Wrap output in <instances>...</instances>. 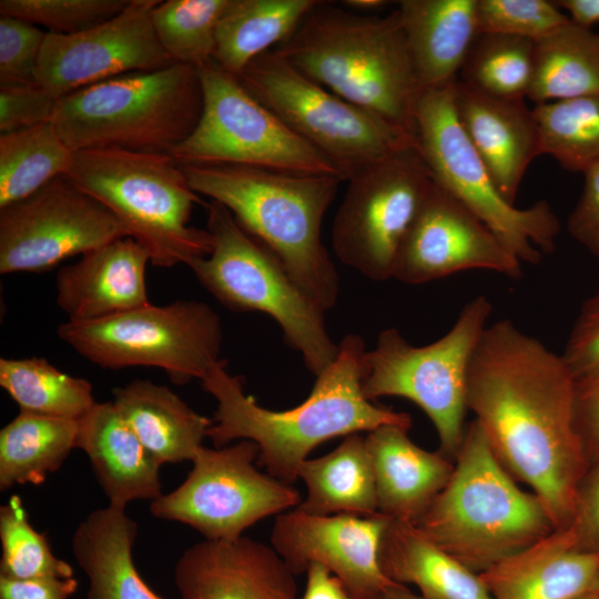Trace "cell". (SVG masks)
<instances>
[{
    "label": "cell",
    "mask_w": 599,
    "mask_h": 599,
    "mask_svg": "<svg viewBox=\"0 0 599 599\" xmlns=\"http://www.w3.org/2000/svg\"><path fill=\"white\" fill-rule=\"evenodd\" d=\"M536 41L500 33H478L458 80L485 93L525 99L535 69Z\"/></svg>",
    "instance_id": "cell-37"
},
{
    "label": "cell",
    "mask_w": 599,
    "mask_h": 599,
    "mask_svg": "<svg viewBox=\"0 0 599 599\" xmlns=\"http://www.w3.org/2000/svg\"><path fill=\"white\" fill-rule=\"evenodd\" d=\"M378 564L388 579L416 586L426 599H493L479 573L412 522L390 519L380 539Z\"/></svg>",
    "instance_id": "cell-29"
},
{
    "label": "cell",
    "mask_w": 599,
    "mask_h": 599,
    "mask_svg": "<svg viewBox=\"0 0 599 599\" xmlns=\"http://www.w3.org/2000/svg\"><path fill=\"white\" fill-rule=\"evenodd\" d=\"M365 343L347 334L338 344L335 361L318 376L308 397L285 410L260 406L246 395L242 379L226 370L220 359L201 380L216 402L207 437L216 447L233 440H251L258 447L257 461L266 473L291 485L300 465L322 443L339 436L396 425L409 429L408 414L380 407L362 392Z\"/></svg>",
    "instance_id": "cell-2"
},
{
    "label": "cell",
    "mask_w": 599,
    "mask_h": 599,
    "mask_svg": "<svg viewBox=\"0 0 599 599\" xmlns=\"http://www.w3.org/2000/svg\"><path fill=\"white\" fill-rule=\"evenodd\" d=\"M78 420L20 412L0 430V489L43 483L77 448Z\"/></svg>",
    "instance_id": "cell-33"
},
{
    "label": "cell",
    "mask_w": 599,
    "mask_h": 599,
    "mask_svg": "<svg viewBox=\"0 0 599 599\" xmlns=\"http://www.w3.org/2000/svg\"><path fill=\"white\" fill-rule=\"evenodd\" d=\"M73 153L52 121L0 134V209L65 175Z\"/></svg>",
    "instance_id": "cell-34"
},
{
    "label": "cell",
    "mask_w": 599,
    "mask_h": 599,
    "mask_svg": "<svg viewBox=\"0 0 599 599\" xmlns=\"http://www.w3.org/2000/svg\"><path fill=\"white\" fill-rule=\"evenodd\" d=\"M318 0H229L216 28L213 60L237 78L261 54L275 49Z\"/></svg>",
    "instance_id": "cell-31"
},
{
    "label": "cell",
    "mask_w": 599,
    "mask_h": 599,
    "mask_svg": "<svg viewBox=\"0 0 599 599\" xmlns=\"http://www.w3.org/2000/svg\"><path fill=\"white\" fill-rule=\"evenodd\" d=\"M273 51L314 82L415 135L423 89L397 9L380 17L318 0Z\"/></svg>",
    "instance_id": "cell-3"
},
{
    "label": "cell",
    "mask_w": 599,
    "mask_h": 599,
    "mask_svg": "<svg viewBox=\"0 0 599 599\" xmlns=\"http://www.w3.org/2000/svg\"><path fill=\"white\" fill-rule=\"evenodd\" d=\"M138 524L125 508L91 511L75 528L73 556L89 579L85 599H163L140 576L132 556Z\"/></svg>",
    "instance_id": "cell-27"
},
{
    "label": "cell",
    "mask_w": 599,
    "mask_h": 599,
    "mask_svg": "<svg viewBox=\"0 0 599 599\" xmlns=\"http://www.w3.org/2000/svg\"><path fill=\"white\" fill-rule=\"evenodd\" d=\"M77 448L88 455L110 506L125 508L133 500L152 501L162 495L161 464L113 402L95 403L78 420Z\"/></svg>",
    "instance_id": "cell-24"
},
{
    "label": "cell",
    "mask_w": 599,
    "mask_h": 599,
    "mask_svg": "<svg viewBox=\"0 0 599 599\" xmlns=\"http://www.w3.org/2000/svg\"><path fill=\"white\" fill-rule=\"evenodd\" d=\"M58 336L89 362L108 369L153 366L172 383L202 380L220 361V316L206 303H151L102 319L57 328Z\"/></svg>",
    "instance_id": "cell-12"
},
{
    "label": "cell",
    "mask_w": 599,
    "mask_h": 599,
    "mask_svg": "<svg viewBox=\"0 0 599 599\" xmlns=\"http://www.w3.org/2000/svg\"><path fill=\"white\" fill-rule=\"evenodd\" d=\"M113 397L121 416L161 465L191 461L213 424L167 386L149 379L118 387Z\"/></svg>",
    "instance_id": "cell-28"
},
{
    "label": "cell",
    "mask_w": 599,
    "mask_h": 599,
    "mask_svg": "<svg viewBox=\"0 0 599 599\" xmlns=\"http://www.w3.org/2000/svg\"><path fill=\"white\" fill-rule=\"evenodd\" d=\"M229 0L159 1L152 11L158 40L174 63L197 67L213 59L219 20Z\"/></svg>",
    "instance_id": "cell-38"
},
{
    "label": "cell",
    "mask_w": 599,
    "mask_h": 599,
    "mask_svg": "<svg viewBox=\"0 0 599 599\" xmlns=\"http://www.w3.org/2000/svg\"><path fill=\"white\" fill-rule=\"evenodd\" d=\"M78 587L74 577L12 579L0 576V599H70Z\"/></svg>",
    "instance_id": "cell-48"
},
{
    "label": "cell",
    "mask_w": 599,
    "mask_h": 599,
    "mask_svg": "<svg viewBox=\"0 0 599 599\" xmlns=\"http://www.w3.org/2000/svg\"><path fill=\"white\" fill-rule=\"evenodd\" d=\"M414 525L476 573L555 530L542 502L518 486L474 419L448 483Z\"/></svg>",
    "instance_id": "cell-5"
},
{
    "label": "cell",
    "mask_w": 599,
    "mask_h": 599,
    "mask_svg": "<svg viewBox=\"0 0 599 599\" xmlns=\"http://www.w3.org/2000/svg\"><path fill=\"white\" fill-rule=\"evenodd\" d=\"M470 270L512 280L522 275L521 262L486 224L434 182L402 246L394 278L418 285Z\"/></svg>",
    "instance_id": "cell-19"
},
{
    "label": "cell",
    "mask_w": 599,
    "mask_h": 599,
    "mask_svg": "<svg viewBox=\"0 0 599 599\" xmlns=\"http://www.w3.org/2000/svg\"><path fill=\"white\" fill-rule=\"evenodd\" d=\"M382 599H426L420 595L413 592L405 585L394 583L389 587Z\"/></svg>",
    "instance_id": "cell-52"
},
{
    "label": "cell",
    "mask_w": 599,
    "mask_h": 599,
    "mask_svg": "<svg viewBox=\"0 0 599 599\" xmlns=\"http://www.w3.org/2000/svg\"><path fill=\"white\" fill-rule=\"evenodd\" d=\"M258 447L246 439L223 447H200L186 479L150 505L160 519L190 526L206 540L233 541L261 519L295 508L300 493L254 461Z\"/></svg>",
    "instance_id": "cell-15"
},
{
    "label": "cell",
    "mask_w": 599,
    "mask_h": 599,
    "mask_svg": "<svg viewBox=\"0 0 599 599\" xmlns=\"http://www.w3.org/2000/svg\"><path fill=\"white\" fill-rule=\"evenodd\" d=\"M599 93V33L571 20L536 41L535 105Z\"/></svg>",
    "instance_id": "cell-32"
},
{
    "label": "cell",
    "mask_w": 599,
    "mask_h": 599,
    "mask_svg": "<svg viewBox=\"0 0 599 599\" xmlns=\"http://www.w3.org/2000/svg\"><path fill=\"white\" fill-rule=\"evenodd\" d=\"M561 355L576 378L599 368V290L581 304Z\"/></svg>",
    "instance_id": "cell-44"
},
{
    "label": "cell",
    "mask_w": 599,
    "mask_h": 599,
    "mask_svg": "<svg viewBox=\"0 0 599 599\" xmlns=\"http://www.w3.org/2000/svg\"><path fill=\"white\" fill-rule=\"evenodd\" d=\"M493 304L477 295L437 341L414 346L396 328L382 331L363 359L362 392L368 400L394 396L416 404L434 425L439 449L455 460L465 436L467 375L489 325Z\"/></svg>",
    "instance_id": "cell-9"
},
{
    "label": "cell",
    "mask_w": 599,
    "mask_h": 599,
    "mask_svg": "<svg viewBox=\"0 0 599 599\" xmlns=\"http://www.w3.org/2000/svg\"><path fill=\"white\" fill-rule=\"evenodd\" d=\"M390 519L380 512L321 516L294 508L276 516L271 546L295 576L317 564L342 581L352 599H382L397 583L378 564L380 539Z\"/></svg>",
    "instance_id": "cell-18"
},
{
    "label": "cell",
    "mask_w": 599,
    "mask_h": 599,
    "mask_svg": "<svg viewBox=\"0 0 599 599\" xmlns=\"http://www.w3.org/2000/svg\"><path fill=\"white\" fill-rule=\"evenodd\" d=\"M47 35L28 21L0 17V85L34 82Z\"/></svg>",
    "instance_id": "cell-42"
},
{
    "label": "cell",
    "mask_w": 599,
    "mask_h": 599,
    "mask_svg": "<svg viewBox=\"0 0 599 599\" xmlns=\"http://www.w3.org/2000/svg\"><path fill=\"white\" fill-rule=\"evenodd\" d=\"M479 576L493 599H575L596 590L599 552L578 548L568 529H555Z\"/></svg>",
    "instance_id": "cell-23"
},
{
    "label": "cell",
    "mask_w": 599,
    "mask_h": 599,
    "mask_svg": "<svg viewBox=\"0 0 599 599\" xmlns=\"http://www.w3.org/2000/svg\"><path fill=\"white\" fill-rule=\"evenodd\" d=\"M206 211L212 250L189 265L197 282L226 308L272 317L306 368L318 376L338 354V344L326 328L325 312L225 206L211 201Z\"/></svg>",
    "instance_id": "cell-8"
},
{
    "label": "cell",
    "mask_w": 599,
    "mask_h": 599,
    "mask_svg": "<svg viewBox=\"0 0 599 599\" xmlns=\"http://www.w3.org/2000/svg\"><path fill=\"white\" fill-rule=\"evenodd\" d=\"M478 33H500L538 41L570 19L555 1L477 0Z\"/></svg>",
    "instance_id": "cell-41"
},
{
    "label": "cell",
    "mask_w": 599,
    "mask_h": 599,
    "mask_svg": "<svg viewBox=\"0 0 599 599\" xmlns=\"http://www.w3.org/2000/svg\"><path fill=\"white\" fill-rule=\"evenodd\" d=\"M59 98L39 82L0 85V132L51 122Z\"/></svg>",
    "instance_id": "cell-43"
},
{
    "label": "cell",
    "mask_w": 599,
    "mask_h": 599,
    "mask_svg": "<svg viewBox=\"0 0 599 599\" xmlns=\"http://www.w3.org/2000/svg\"><path fill=\"white\" fill-rule=\"evenodd\" d=\"M145 248L128 236L92 250L55 276V301L69 322L102 319L149 304Z\"/></svg>",
    "instance_id": "cell-22"
},
{
    "label": "cell",
    "mask_w": 599,
    "mask_h": 599,
    "mask_svg": "<svg viewBox=\"0 0 599 599\" xmlns=\"http://www.w3.org/2000/svg\"><path fill=\"white\" fill-rule=\"evenodd\" d=\"M305 591L301 599H352L342 581L327 568L314 564L306 571Z\"/></svg>",
    "instance_id": "cell-49"
},
{
    "label": "cell",
    "mask_w": 599,
    "mask_h": 599,
    "mask_svg": "<svg viewBox=\"0 0 599 599\" xmlns=\"http://www.w3.org/2000/svg\"><path fill=\"white\" fill-rule=\"evenodd\" d=\"M341 3L349 10L369 14V12L385 7L388 2L384 0H345Z\"/></svg>",
    "instance_id": "cell-51"
},
{
    "label": "cell",
    "mask_w": 599,
    "mask_h": 599,
    "mask_svg": "<svg viewBox=\"0 0 599 599\" xmlns=\"http://www.w3.org/2000/svg\"><path fill=\"white\" fill-rule=\"evenodd\" d=\"M179 165L190 186L225 206L323 312L335 306L339 281L321 229L341 177L232 164Z\"/></svg>",
    "instance_id": "cell-4"
},
{
    "label": "cell",
    "mask_w": 599,
    "mask_h": 599,
    "mask_svg": "<svg viewBox=\"0 0 599 599\" xmlns=\"http://www.w3.org/2000/svg\"><path fill=\"white\" fill-rule=\"evenodd\" d=\"M130 0H1L0 17H11L71 35L98 27L122 12Z\"/></svg>",
    "instance_id": "cell-40"
},
{
    "label": "cell",
    "mask_w": 599,
    "mask_h": 599,
    "mask_svg": "<svg viewBox=\"0 0 599 599\" xmlns=\"http://www.w3.org/2000/svg\"><path fill=\"white\" fill-rule=\"evenodd\" d=\"M103 204L145 248L152 265H190L212 250L206 229L190 225L195 205H207L167 153L97 149L73 153L65 174Z\"/></svg>",
    "instance_id": "cell-7"
},
{
    "label": "cell",
    "mask_w": 599,
    "mask_h": 599,
    "mask_svg": "<svg viewBox=\"0 0 599 599\" xmlns=\"http://www.w3.org/2000/svg\"><path fill=\"white\" fill-rule=\"evenodd\" d=\"M203 92L201 118L170 155L180 164H232L306 175L337 169L300 139L213 59L196 67Z\"/></svg>",
    "instance_id": "cell-13"
},
{
    "label": "cell",
    "mask_w": 599,
    "mask_h": 599,
    "mask_svg": "<svg viewBox=\"0 0 599 599\" xmlns=\"http://www.w3.org/2000/svg\"><path fill=\"white\" fill-rule=\"evenodd\" d=\"M477 0H402L398 12L423 90L451 85L478 34Z\"/></svg>",
    "instance_id": "cell-26"
},
{
    "label": "cell",
    "mask_w": 599,
    "mask_h": 599,
    "mask_svg": "<svg viewBox=\"0 0 599 599\" xmlns=\"http://www.w3.org/2000/svg\"><path fill=\"white\" fill-rule=\"evenodd\" d=\"M569 13V19L582 27L591 28L599 22V0H559L555 1Z\"/></svg>",
    "instance_id": "cell-50"
},
{
    "label": "cell",
    "mask_w": 599,
    "mask_h": 599,
    "mask_svg": "<svg viewBox=\"0 0 599 599\" xmlns=\"http://www.w3.org/2000/svg\"><path fill=\"white\" fill-rule=\"evenodd\" d=\"M297 478L306 486V497L295 507L309 515L378 514L372 459L365 437L348 435L331 453L304 460Z\"/></svg>",
    "instance_id": "cell-30"
},
{
    "label": "cell",
    "mask_w": 599,
    "mask_h": 599,
    "mask_svg": "<svg viewBox=\"0 0 599 599\" xmlns=\"http://www.w3.org/2000/svg\"><path fill=\"white\" fill-rule=\"evenodd\" d=\"M541 155L565 170L585 172L599 162V93L536 104Z\"/></svg>",
    "instance_id": "cell-36"
},
{
    "label": "cell",
    "mask_w": 599,
    "mask_h": 599,
    "mask_svg": "<svg viewBox=\"0 0 599 599\" xmlns=\"http://www.w3.org/2000/svg\"><path fill=\"white\" fill-rule=\"evenodd\" d=\"M433 183L416 144L349 177L332 225L336 257L372 281L394 278L402 246Z\"/></svg>",
    "instance_id": "cell-14"
},
{
    "label": "cell",
    "mask_w": 599,
    "mask_h": 599,
    "mask_svg": "<svg viewBox=\"0 0 599 599\" xmlns=\"http://www.w3.org/2000/svg\"><path fill=\"white\" fill-rule=\"evenodd\" d=\"M128 236L103 204L60 175L0 209V273H42Z\"/></svg>",
    "instance_id": "cell-16"
},
{
    "label": "cell",
    "mask_w": 599,
    "mask_h": 599,
    "mask_svg": "<svg viewBox=\"0 0 599 599\" xmlns=\"http://www.w3.org/2000/svg\"><path fill=\"white\" fill-rule=\"evenodd\" d=\"M0 385L20 412L42 416L79 420L97 403L90 382L40 357L0 358Z\"/></svg>",
    "instance_id": "cell-35"
},
{
    "label": "cell",
    "mask_w": 599,
    "mask_h": 599,
    "mask_svg": "<svg viewBox=\"0 0 599 599\" xmlns=\"http://www.w3.org/2000/svg\"><path fill=\"white\" fill-rule=\"evenodd\" d=\"M203 109L196 67L173 63L119 75L59 98L52 122L73 151L170 153Z\"/></svg>",
    "instance_id": "cell-6"
},
{
    "label": "cell",
    "mask_w": 599,
    "mask_h": 599,
    "mask_svg": "<svg viewBox=\"0 0 599 599\" xmlns=\"http://www.w3.org/2000/svg\"><path fill=\"white\" fill-rule=\"evenodd\" d=\"M237 80L344 181L416 144L414 134L314 82L273 50L254 59Z\"/></svg>",
    "instance_id": "cell-11"
},
{
    "label": "cell",
    "mask_w": 599,
    "mask_h": 599,
    "mask_svg": "<svg viewBox=\"0 0 599 599\" xmlns=\"http://www.w3.org/2000/svg\"><path fill=\"white\" fill-rule=\"evenodd\" d=\"M0 541L2 555L0 576L12 579L40 577H73L72 566L58 558L44 534L29 521L22 499L12 495L0 507Z\"/></svg>",
    "instance_id": "cell-39"
},
{
    "label": "cell",
    "mask_w": 599,
    "mask_h": 599,
    "mask_svg": "<svg viewBox=\"0 0 599 599\" xmlns=\"http://www.w3.org/2000/svg\"><path fill=\"white\" fill-rule=\"evenodd\" d=\"M453 85L422 91L416 146L437 185L481 220L521 263L538 264L556 248L558 216L545 200L519 209L500 194L459 123Z\"/></svg>",
    "instance_id": "cell-10"
},
{
    "label": "cell",
    "mask_w": 599,
    "mask_h": 599,
    "mask_svg": "<svg viewBox=\"0 0 599 599\" xmlns=\"http://www.w3.org/2000/svg\"><path fill=\"white\" fill-rule=\"evenodd\" d=\"M583 174V186L567 220L570 236L599 260V162Z\"/></svg>",
    "instance_id": "cell-45"
},
{
    "label": "cell",
    "mask_w": 599,
    "mask_h": 599,
    "mask_svg": "<svg viewBox=\"0 0 599 599\" xmlns=\"http://www.w3.org/2000/svg\"><path fill=\"white\" fill-rule=\"evenodd\" d=\"M566 529L578 548L599 552V459L590 465L579 486L573 514Z\"/></svg>",
    "instance_id": "cell-46"
},
{
    "label": "cell",
    "mask_w": 599,
    "mask_h": 599,
    "mask_svg": "<svg viewBox=\"0 0 599 599\" xmlns=\"http://www.w3.org/2000/svg\"><path fill=\"white\" fill-rule=\"evenodd\" d=\"M596 591H598V592H599V578H598V582H597Z\"/></svg>",
    "instance_id": "cell-54"
},
{
    "label": "cell",
    "mask_w": 599,
    "mask_h": 599,
    "mask_svg": "<svg viewBox=\"0 0 599 599\" xmlns=\"http://www.w3.org/2000/svg\"><path fill=\"white\" fill-rule=\"evenodd\" d=\"M459 123L500 194L515 205L524 175L541 155L540 134L525 99L485 93L458 79L453 85Z\"/></svg>",
    "instance_id": "cell-21"
},
{
    "label": "cell",
    "mask_w": 599,
    "mask_h": 599,
    "mask_svg": "<svg viewBox=\"0 0 599 599\" xmlns=\"http://www.w3.org/2000/svg\"><path fill=\"white\" fill-rule=\"evenodd\" d=\"M576 377L512 321L487 326L469 364L467 409L505 469L542 502L555 529L570 524L590 467L576 425Z\"/></svg>",
    "instance_id": "cell-1"
},
{
    "label": "cell",
    "mask_w": 599,
    "mask_h": 599,
    "mask_svg": "<svg viewBox=\"0 0 599 599\" xmlns=\"http://www.w3.org/2000/svg\"><path fill=\"white\" fill-rule=\"evenodd\" d=\"M575 599H599V592L593 590V591H590V592H587L585 595H581Z\"/></svg>",
    "instance_id": "cell-53"
},
{
    "label": "cell",
    "mask_w": 599,
    "mask_h": 599,
    "mask_svg": "<svg viewBox=\"0 0 599 599\" xmlns=\"http://www.w3.org/2000/svg\"><path fill=\"white\" fill-rule=\"evenodd\" d=\"M575 413L591 465L599 459V368L576 378Z\"/></svg>",
    "instance_id": "cell-47"
},
{
    "label": "cell",
    "mask_w": 599,
    "mask_h": 599,
    "mask_svg": "<svg viewBox=\"0 0 599 599\" xmlns=\"http://www.w3.org/2000/svg\"><path fill=\"white\" fill-rule=\"evenodd\" d=\"M408 429L380 426L365 436L372 459L378 512L415 524L448 483L454 460L416 445Z\"/></svg>",
    "instance_id": "cell-25"
},
{
    "label": "cell",
    "mask_w": 599,
    "mask_h": 599,
    "mask_svg": "<svg viewBox=\"0 0 599 599\" xmlns=\"http://www.w3.org/2000/svg\"><path fill=\"white\" fill-rule=\"evenodd\" d=\"M295 577L272 546L245 536L204 539L174 568L180 599H300Z\"/></svg>",
    "instance_id": "cell-20"
},
{
    "label": "cell",
    "mask_w": 599,
    "mask_h": 599,
    "mask_svg": "<svg viewBox=\"0 0 599 599\" xmlns=\"http://www.w3.org/2000/svg\"><path fill=\"white\" fill-rule=\"evenodd\" d=\"M159 1L130 0L118 16L81 33L47 32L37 82L61 98L119 75L173 64L152 23V11Z\"/></svg>",
    "instance_id": "cell-17"
}]
</instances>
